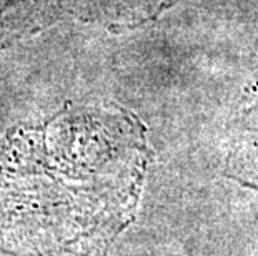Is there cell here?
Segmentation results:
<instances>
[{
	"instance_id": "1",
	"label": "cell",
	"mask_w": 258,
	"mask_h": 256,
	"mask_svg": "<svg viewBox=\"0 0 258 256\" xmlns=\"http://www.w3.org/2000/svg\"><path fill=\"white\" fill-rule=\"evenodd\" d=\"M173 0H62V14L108 30L142 25L165 10Z\"/></svg>"
},
{
	"instance_id": "2",
	"label": "cell",
	"mask_w": 258,
	"mask_h": 256,
	"mask_svg": "<svg viewBox=\"0 0 258 256\" xmlns=\"http://www.w3.org/2000/svg\"><path fill=\"white\" fill-rule=\"evenodd\" d=\"M228 172L241 183L258 187V83L243 97L230 125Z\"/></svg>"
},
{
	"instance_id": "3",
	"label": "cell",
	"mask_w": 258,
	"mask_h": 256,
	"mask_svg": "<svg viewBox=\"0 0 258 256\" xmlns=\"http://www.w3.org/2000/svg\"><path fill=\"white\" fill-rule=\"evenodd\" d=\"M60 14L62 0H0V48L40 32Z\"/></svg>"
}]
</instances>
